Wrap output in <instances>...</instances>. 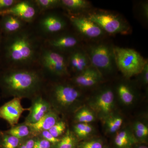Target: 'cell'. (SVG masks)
I'll use <instances>...</instances> for the list:
<instances>
[{
    "instance_id": "cell-1",
    "label": "cell",
    "mask_w": 148,
    "mask_h": 148,
    "mask_svg": "<svg viewBox=\"0 0 148 148\" xmlns=\"http://www.w3.org/2000/svg\"><path fill=\"white\" fill-rule=\"evenodd\" d=\"M44 41L30 24L20 32L3 36L0 47L1 70L38 66Z\"/></svg>"
},
{
    "instance_id": "cell-2",
    "label": "cell",
    "mask_w": 148,
    "mask_h": 148,
    "mask_svg": "<svg viewBox=\"0 0 148 148\" xmlns=\"http://www.w3.org/2000/svg\"><path fill=\"white\" fill-rule=\"evenodd\" d=\"M47 80L38 66L2 69L0 89L4 96L34 98L42 92Z\"/></svg>"
},
{
    "instance_id": "cell-3",
    "label": "cell",
    "mask_w": 148,
    "mask_h": 148,
    "mask_svg": "<svg viewBox=\"0 0 148 148\" xmlns=\"http://www.w3.org/2000/svg\"><path fill=\"white\" fill-rule=\"evenodd\" d=\"M31 24L37 35L44 41L69 29L71 25L67 14L56 10L40 13Z\"/></svg>"
},
{
    "instance_id": "cell-4",
    "label": "cell",
    "mask_w": 148,
    "mask_h": 148,
    "mask_svg": "<svg viewBox=\"0 0 148 148\" xmlns=\"http://www.w3.org/2000/svg\"><path fill=\"white\" fill-rule=\"evenodd\" d=\"M38 65L47 81L70 75L67 55L46 47L44 45L38 59Z\"/></svg>"
},
{
    "instance_id": "cell-5",
    "label": "cell",
    "mask_w": 148,
    "mask_h": 148,
    "mask_svg": "<svg viewBox=\"0 0 148 148\" xmlns=\"http://www.w3.org/2000/svg\"><path fill=\"white\" fill-rule=\"evenodd\" d=\"M115 62L116 68L127 78L140 75L147 60L133 49L114 47Z\"/></svg>"
},
{
    "instance_id": "cell-6",
    "label": "cell",
    "mask_w": 148,
    "mask_h": 148,
    "mask_svg": "<svg viewBox=\"0 0 148 148\" xmlns=\"http://www.w3.org/2000/svg\"><path fill=\"white\" fill-rule=\"evenodd\" d=\"M106 34L127 35L131 32L129 23L119 14L104 10L90 11L86 14Z\"/></svg>"
},
{
    "instance_id": "cell-7",
    "label": "cell",
    "mask_w": 148,
    "mask_h": 148,
    "mask_svg": "<svg viewBox=\"0 0 148 148\" xmlns=\"http://www.w3.org/2000/svg\"><path fill=\"white\" fill-rule=\"evenodd\" d=\"M113 47L107 43L98 42L90 44L84 49L91 66L97 69L101 75L103 73H110L116 67Z\"/></svg>"
},
{
    "instance_id": "cell-8",
    "label": "cell",
    "mask_w": 148,
    "mask_h": 148,
    "mask_svg": "<svg viewBox=\"0 0 148 148\" xmlns=\"http://www.w3.org/2000/svg\"><path fill=\"white\" fill-rule=\"evenodd\" d=\"M42 91L47 93L56 103L63 107L73 104L80 95L79 90L74 86L55 81H47Z\"/></svg>"
},
{
    "instance_id": "cell-9",
    "label": "cell",
    "mask_w": 148,
    "mask_h": 148,
    "mask_svg": "<svg viewBox=\"0 0 148 148\" xmlns=\"http://www.w3.org/2000/svg\"><path fill=\"white\" fill-rule=\"evenodd\" d=\"M44 45L67 55L75 49L81 47L80 38L76 33L69 29L44 40Z\"/></svg>"
},
{
    "instance_id": "cell-10",
    "label": "cell",
    "mask_w": 148,
    "mask_h": 148,
    "mask_svg": "<svg viewBox=\"0 0 148 148\" xmlns=\"http://www.w3.org/2000/svg\"><path fill=\"white\" fill-rule=\"evenodd\" d=\"M67 15L70 24L79 36L88 40H97L103 38L106 34L101 27L85 14Z\"/></svg>"
},
{
    "instance_id": "cell-11",
    "label": "cell",
    "mask_w": 148,
    "mask_h": 148,
    "mask_svg": "<svg viewBox=\"0 0 148 148\" xmlns=\"http://www.w3.org/2000/svg\"><path fill=\"white\" fill-rule=\"evenodd\" d=\"M40 13L34 0H19L10 8L1 12L0 16L5 14H12L31 24Z\"/></svg>"
},
{
    "instance_id": "cell-12",
    "label": "cell",
    "mask_w": 148,
    "mask_h": 148,
    "mask_svg": "<svg viewBox=\"0 0 148 148\" xmlns=\"http://www.w3.org/2000/svg\"><path fill=\"white\" fill-rule=\"evenodd\" d=\"M21 99L14 98L0 107V119L5 120L12 127L18 123L23 112L29 110L22 107Z\"/></svg>"
},
{
    "instance_id": "cell-13",
    "label": "cell",
    "mask_w": 148,
    "mask_h": 148,
    "mask_svg": "<svg viewBox=\"0 0 148 148\" xmlns=\"http://www.w3.org/2000/svg\"><path fill=\"white\" fill-rule=\"evenodd\" d=\"M67 56L70 74L71 71L77 75L91 66L87 53L81 47L67 54Z\"/></svg>"
},
{
    "instance_id": "cell-14",
    "label": "cell",
    "mask_w": 148,
    "mask_h": 148,
    "mask_svg": "<svg viewBox=\"0 0 148 148\" xmlns=\"http://www.w3.org/2000/svg\"><path fill=\"white\" fill-rule=\"evenodd\" d=\"M26 21L12 14L0 16V29L3 36L12 34L20 32L29 25Z\"/></svg>"
},
{
    "instance_id": "cell-15",
    "label": "cell",
    "mask_w": 148,
    "mask_h": 148,
    "mask_svg": "<svg viewBox=\"0 0 148 148\" xmlns=\"http://www.w3.org/2000/svg\"><path fill=\"white\" fill-rule=\"evenodd\" d=\"M102 75L95 68L91 66L82 73L76 75L72 79L77 86L90 87L98 84L101 81Z\"/></svg>"
},
{
    "instance_id": "cell-16",
    "label": "cell",
    "mask_w": 148,
    "mask_h": 148,
    "mask_svg": "<svg viewBox=\"0 0 148 148\" xmlns=\"http://www.w3.org/2000/svg\"><path fill=\"white\" fill-rule=\"evenodd\" d=\"M40 94L34 98V101L29 108V114L26 120L27 124L37 122L50 111L49 103L40 96Z\"/></svg>"
},
{
    "instance_id": "cell-17",
    "label": "cell",
    "mask_w": 148,
    "mask_h": 148,
    "mask_svg": "<svg viewBox=\"0 0 148 148\" xmlns=\"http://www.w3.org/2000/svg\"><path fill=\"white\" fill-rule=\"evenodd\" d=\"M91 5L86 0H61V7L69 15L83 14L90 11Z\"/></svg>"
},
{
    "instance_id": "cell-18",
    "label": "cell",
    "mask_w": 148,
    "mask_h": 148,
    "mask_svg": "<svg viewBox=\"0 0 148 148\" xmlns=\"http://www.w3.org/2000/svg\"><path fill=\"white\" fill-rule=\"evenodd\" d=\"M58 122V116L54 112L49 111L40 120L34 123H28L30 130L35 133H39L45 130H49Z\"/></svg>"
},
{
    "instance_id": "cell-19",
    "label": "cell",
    "mask_w": 148,
    "mask_h": 148,
    "mask_svg": "<svg viewBox=\"0 0 148 148\" xmlns=\"http://www.w3.org/2000/svg\"><path fill=\"white\" fill-rule=\"evenodd\" d=\"M114 101V94L110 88L103 90L96 98L94 103L95 108L100 112L108 114L112 110Z\"/></svg>"
},
{
    "instance_id": "cell-20",
    "label": "cell",
    "mask_w": 148,
    "mask_h": 148,
    "mask_svg": "<svg viewBox=\"0 0 148 148\" xmlns=\"http://www.w3.org/2000/svg\"><path fill=\"white\" fill-rule=\"evenodd\" d=\"M20 140L5 132H0L1 148H16L19 145Z\"/></svg>"
},
{
    "instance_id": "cell-21",
    "label": "cell",
    "mask_w": 148,
    "mask_h": 148,
    "mask_svg": "<svg viewBox=\"0 0 148 148\" xmlns=\"http://www.w3.org/2000/svg\"><path fill=\"white\" fill-rule=\"evenodd\" d=\"M40 13L61 7V0H34Z\"/></svg>"
},
{
    "instance_id": "cell-22",
    "label": "cell",
    "mask_w": 148,
    "mask_h": 148,
    "mask_svg": "<svg viewBox=\"0 0 148 148\" xmlns=\"http://www.w3.org/2000/svg\"><path fill=\"white\" fill-rule=\"evenodd\" d=\"M117 91L120 98L126 104L132 103L134 96L129 86L124 84H121L117 88Z\"/></svg>"
},
{
    "instance_id": "cell-23",
    "label": "cell",
    "mask_w": 148,
    "mask_h": 148,
    "mask_svg": "<svg viewBox=\"0 0 148 148\" xmlns=\"http://www.w3.org/2000/svg\"><path fill=\"white\" fill-rule=\"evenodd\" d=\"M30 130L29 126L26 124L14 126L4 132L8 135H12L20 139L28 136L30 133Z\"/></svg>"
},
{
    "instance_id": "cell-24",
    "label": "cell",
    "mask_w": 148,
    "mask_h": 148,
    "mask_svg": "<svg viewBox=\"0 0 148 148\" xmlns=\"http://www.w3.org/2000/svg\"><path fill=\"white\" fill-rule=\"evenodd\" d=\"M131 139L129 133L125 131H122L118 133L115 138V143L119 148H126L130 145Z\"/></svg>"
},
{
    "instance_id": "cell-25",
    "label": "cell",
    "mask_w": 148,
    "mask_h": 148,
    "mask_svg": "<svg viewBox=\"0 0 148 148\" xmlns=\"http://www.w3.org/2000/svg\"><path fill=\"white\" fill-rule=\"evenodd\" d=\"M75 119L80 123L91 122L95 119V117L92 112L87 109H82L78 112L76 115Z\"/></svg>"
},
{
    "instance_id": "cell-26",
    "label": "cell",
    "mask_w": 148,
    "mask_h": 148,
    "mask_svg": "<svg viewBox=\"0 0 148 148\" xmlns=\"http://www.w3.org/2000/svg\"><path fill=\"white\" fill-rule=\"evenodd\" d=\"M74 130L79 137L84 138L92 132V127L86 123H79L74 126Z\"/></svg>"
},
{
    "instance_id": "cell-27",
    "label": "cell",
    "mask_w": 148,
    "mask_h": 148,
    "mask_svg": "<svg viewBox=\"0 0 148 148\" xmlns=\"http://www.w3.org/2000/svg\"><path fill=\"white\" fill-rule=\"evenodd\" d=\"M75 139L69 132L57 143L56 148H73L75 145Z\"/></svg>"
},
{
    "instance_id": "cell-28",
    "label": "cell",
    "mask_w": 148,
    "mask_h": 148,
    "mask_svg": "<svg viewBox=\"0 0 148 148\" xmlns=\"http://www.w3.org/2000/svg\"><path fill=\"white\" fill-rule=\"evenodd\" d=\"M123 119L120 117H113L108 120L107 126L110 132L113 133L116 132L121 126Z\"/></svg>"
},
{
    "instance_id": "cell-29",
    "label": "cell",
    "mask_w": 148,
    "mask_h": 148,
    "mask_svg": "<svg viewBox=\"0 0 148 148\" xmlns=\"http://www.w3.org/2000/svg\"><path fill=\"white\" fill-rule=\"evenodd\" d=\"M66 128V123L63 121H59L56 123L49 131L53 137L57 138L63 134Z\"/></svg>"
},
{
    "instance_id": "cell-30",
    "label": "cell",
    "mask_w": 148,
    "mask_h": 148,
    "mask_svg": "<svg viewBox=\"0 0 148 148\" xmlns=\"http://www.w3.org/2000/svg\"><path fill=\"white\" fill-rule=\"evenodd\" d=\"M19 0H0V13L7 10L15 4L18 3Z\"/></svg>"
},
{
    "instance_id": "cell-31",
    "label": "cell",
    "mask_w": 148,
    "mask_h": 148,
    "mask_svg": "<svg viewBox=\"0 0 148 148\" xmlns=\"http://www.w3.org/2000/svg\"><path fill=\"white\" fill-rule=\"evenodd\" d=\"M41 135L44 139L49 141L50 143H57L60 141V140L58 138L53 137L49 130L42 131L41 132Z\"/></svg>"
},
{
    "instance_id": "cell-32",
    "label": "cell",
    "mask_w": 148,
    "mask_h": 148,
    "mask_svg": "<svg viewBox=\"0 0 148 148\" xmlns=\"http://www.w3.org/2000/svg\"><path fill=\"white\" fill-rule=\"evenodd\" d=\"M80 148H102V145L99 141L93 140L82 143Z\"/></svg>"
},
{
    "instance_id": "cell-33",
    "label": "cell",
    "mask_w": 148,
    "mask_h": 148,
    "mask_svg": "<svg viewBox=\"0 0 148 148\" xmlns=\"http://www.w3.org/2000/svg\"><path fill=\"white\" fill-rule=\"evenodd\" d=\"M50 143L44 139L35 141L34 148H50Z\"/></svg>"
},
{
    "instance_id": "cell-34",
    "label": "cell",
    "mask_w": 148,
    "mask_h": 148,
    "mask_svg": "<svg viewBox=\"0 0 148 148\" xmlns=\"http://www.w3.org/2000/svg\"><path fill=\"white\" fill-rule=\"evenodd\" d=\"M140 11L141 14L144 18L147 20L148 18V3L147 2H142L140 5Z\"/></svg>"
},
{
    "instance_id": "cell-35",
    "label": "cell",
    "mask_w": 148,
    "mask_h": 148,
    "mask_svg": "<svg viewBox=\"0 0 148 148\" xmlns=\"http://www.w3.org/2000/svg\"><path fill=\"white\" fill-rule=\"evenodd\" d=\"M143 74V81L146 84L148 82V62L146 64L143 71L141 73Z\"/></svg>"
},
{
    "instance_id": "cell-36",
    "label": "cell",
    "mask_w": 148,
    "mask_h": 148,
    "mask_svg": "<svg viewBox=\"0 0 148 148\" xmlns=\"http://www.w3.org/2000/svg\"><path fill=\"white\" fill-rule=\"evenodd\" d=\"M135 134L139 138H143L147 137L148 135V130H135Z\"/></svg>"
},
{
    "instance_id": "cell-37",
    "label": "cell",
    "mask_w": 148,
    "mask_h": 148,
    "mask_svg": "<svg viewBox=\"0 0 148 148\" xmlns=\"http://www.w3.org/2000/svg\"><path fill=\"white\" fill-rule=\"evenodd\" d=\"M134 129L140 130H148V128L145 125L141 122H137L135 123Z\"/></svg>"
},
{
    "instance_id": "cell-38",
    "label": "cell",
    "mask_w": 148,
    "mask_h": 148,
    "mask_svg": "<svg viewBox=\"0 0 148 148\" xmlns=\"http://www.w3.org/2000/svg\"><path fill=\"white\" fill-rule=\"evenodd\" d=\"M34 140L30 139L26 142L25 144H23L20 148H34Z\"/></svg>"
},
{
    "instance_id": "cell-39",
    "label": "cell",
    "mask_w": 148,
    "mask_h": 148,
    "mask_svg": "<svg viewBox=\"0 0 148 148\" xmlns=\"http://www.w3.org/2000/svg\"><path fill=\"white\" fill-rule=\"evenodd\" d=\"M3 35L0 29V47H1V44L2 40Z\"/></svg>"
},
{
    "instance_id": "cell-40",
    "label": "cell",
    "mask_w": 148,
    "mask_h": 148,
    "mask_svg": "<svg viewBox=\"0 0 148 148\" xmlns=\"http://www.w3.org/2000/svg\"><path fill=\"white\" fill-rule=\"evenodd\" d=\"M138 148H148L147 147L145 146H140Z\"/></svg>"
},
{
    "instance_id": "cell-41",
    "label": "cell",
    "mask_w": 148,
    "mask_h": 148,
    "mask_svg": "<svg viewBox=\"0 0 148 148\" xmlns=\"http://www.w3.org/2000/svg\"><path fill=\"white\" fill-rule=\"evenodd\" d=\"M1 66H0V73H1Z\"/></svg>"
},
{
    "instance_id": "cell-42",
    "label": "cell",
    "mask_w": 148,
    "mask_h": 148,
    "mask_svg": "<svg viewBox=\"0 0 148 148\" xmlns=\"http://www.w3.org/2000/svg\"><path fill=\"white\" fill-rule=\"evenodd\" d=\"M0 148H1V147H0Z\"/></svg>"
}]
</instances>
